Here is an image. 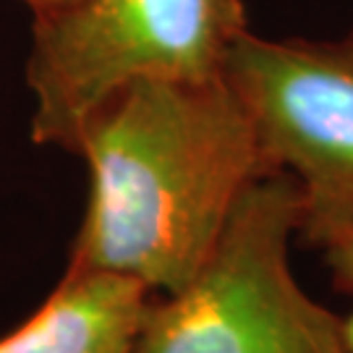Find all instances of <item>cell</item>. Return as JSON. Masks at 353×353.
<instances>
[{
	"label": "cell",
	"mask_w": 353,
	"mask_h": 353,
	"mask_svg": "<svg viewBox=\"0 0 353 353\" xmlns=\"http://www.w3.org/2000/svg\"><path fill=\"white\" fill-rule=\"evenodd\" d=\"M246 32L243 0H76L34 16L32 139L76 154L89 121L118 92L147 79H217Z\"/></svg>",
	"instance_id": "obj_2"
},
{
	"label": "cell",
	"mask_w": 353,
	"mask_h": 353,
	"mask_svg": "<svg viewBox=\"0 0 353 353\" xmlns=\"http://www.w3.org/2000/svg\"><path fill=\"white\" fill-rule=\"evenodd\" d=\"M150 290L100 270H68L34 314L0 338V353H134Z\"/></svg>",
	"instance_id": "obj_5"
},
{
	"label": "cell",
	"mask_w": 353,
	"mask_h": 353,
	"mask_svg": "<svg viewBox=\"0 0 353 353\" xmlns=\"http://www.w3.org/2000/svg\"><path fill=\"white\" fill-rule=\"evenodd\" d=\"M322 256H325V265L330 270L332 288L338 293L353 296V230L341 236L338 241H332L330 246H325Z\"/></svg>",
	"instance_id": "obj_6"
},
{
	"label": "cell",
	"mask_w": 353,
	"mask_h": 353,
	"mask_svg": "<svg viewBox=\"0 0 353 353\" xmlns=\"http://www.w3.org/2000/svg\"><path fill=\"white\" fill-rule=\"evenodd\" d=\"M21 3L32 11V19H34V16H48V13L63 11L68 6H74L76 0H21Z\"/></svg>",
	"instance_id": "obj_7"
},
{
	"label": "cell",
	"mask_w": 353,
	"mask_h": 353,
	"mask_svg": "<svg viewBox=\"0 0 353 353\" xmlns=\"http://www.w3.org/2000/svg\"><path fill=\"white\" fill-rule=\"evenodd\" d=\"M223 79L252 121L262 163L299 194V241L353 230V29L338 39L241 34Z\"/></svg>",
	"instance_id": "obj_4"
},
{
	"label": "cell",
	"mask_w": 353,
	"mask_h": 353,
	"mask_svg": "<svg viewBox=\"0 0 353 353\" xmlns=\"http://www.w3.org/2000/svg\"><path fill=\"white\" fill-rule=\"evenodd\" d=\"M343 338H345V348L348 353H353V312L343 316Z\"/></svg>",
	"instance_id": "obj_8"
},
{
	"label": "cell",
	"mask_w": 353,
	"mask_h": 353,
	"mask_svg": "<svg viewBox=\"0 0 353 353\" xmlns=\"http://www.w3.org/2000/svg\"><path fill=\"white\" fill-rule=\"evenodd\" d=\"M89 194L68 270H100L176 293L212 254L262 163L252 121L223 76L147 79L81 134Z\"/></svg>",
	"instance_id": "obj_1"
},
{
	"label": "cell",
	"mask_w": 353,
	"mask_h": 353,
	"mask_svg": "<svg viewBox=\"0 0 353 353\" xmlns=\"http://www.w3.org/2000/svg\"><path fill=\"white\" fill-rule=\"evenodd\" d=\"M296 239V183L259 176L199 272L176 293L150 296L134 353H348L343 316L290 270Z\"/></svg>",
	"instance_id": "obj_3"
}]
</instances>
